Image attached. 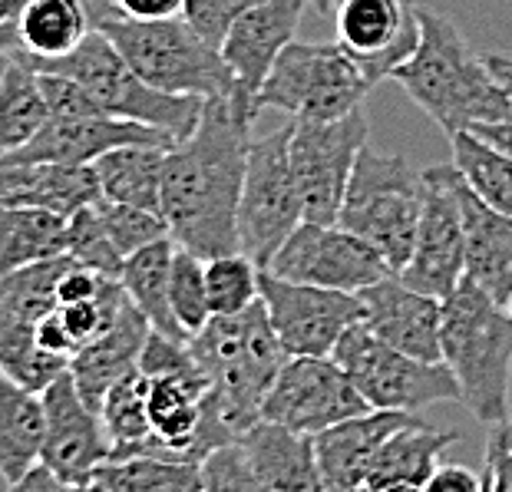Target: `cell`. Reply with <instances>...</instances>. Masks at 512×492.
<instances>
[{
    "instance_id": "6da1fadb",
    "label": "cell",
    "mask_w": 512,
    "mask_h": 492,
    "mask_svg": "<svg viewBox=\"0 0 512 492\" xmlns=\"http://www.w3.org/2000/svg\"><path fill=\"white\" fill-rule=\"evenodd\" d=\"M252 126L228 103L205 100L189 139L176 142L162 172V218L169 238L202 261L238 251V202Z\"/></svg>"
},
{
    "instance_id": "7a4b0ae2",
    "label": "cell",
    "mask_w": 512,
    "mask_h": 492,
    "mask_svg": "<svg viewBox=\"0 0 512 492\" xmlns=\"http://www.w3.org/2000/svg\"><path fill=\"white\" fill-rule=\"evenodd\" d=\"M189 351L209 377L199 430V459H205L219 446L238 443L261 420V407L288 351L261 301L242 314H215L189 341Z\"/></svg>"
},
{
    "instance_id": "3957f363",
    "label": "cell",
    "mask_w": 512,
    "mask_h": 492,
    "mask_svg": "<svg viewBox=\"0 0 512 492\" xmlns=\"http://www.w3.org/2000/svg\"><path fill=\"white\" fill-rule=\"evenodd\" d=\"M420 43L390 80L437 123L446 136L473 133L479 126L512 123L503 86L489 73L486 57H476L460 27L430 7H417Z\"/></svg>"
},
{
    "instance_id": "277c9868",
    "label": "cell",
    "mask_w": 512,
    "mask_h": 492,
    "mask_svg": "<svg viewBox=\"0 0 512 492\" xmlns=\"http://www.w3.org/2000/svg\"><path fill=\"white\" fill-rule=\"evenodd\" d=\"M443 364L460 384V400L479 423L503 426L512 384V317L473 281L443 298Z\"/></svg>"
},
{
    "instance_id": "5b68a950",
    "label": "cell",
    "mask_w": 512,
    "mask_h": 492,
    "mask_svg": "<svg viewBox=\"0 0 512 492\" xmlns=\"http://www.w3.org/2000/svg\"><path fill=\"white\" fill-rule=\"evenodd\" d=\"M24 60L30 70L37 73H60L70 76L86 93L93 96L106 116L133 119V123L156 126L162 133H169L176 142L189 139L202 119L205 100L195 96H169L149 86L143 76L126 63L123 53L116 50V43L103 34V30H90L83 43L73 53L60 60Z\"/></svg>"
},
{
    "instance_id": "8992f818",
    "label": "cell",
    "mask_w": 512,
    "mask_h": 492,
    "mask_svg": "<svg viewBox=\"0 0 512 492\" xmlns=\"http://www.w3.org/2000/svg\"><path fill=\"white\" fill-rule=\"evenodd\" d=\"M96 30L116 43L126 63L149 86L169 96H195V100H222L235 93V73L222 50L202 40L185 20H133L116 17Z\"/></svg>"
},
{
    "instance_id": "52a82bcc",
    "label": "cell",
    "mask_w": 512,
    "mask_h": 492,
    "mask_svg": "<svg viewBox=\"0 0 512 492\" xmlns=\"http://www.w3.org/2000/svg\"><path fill=\"white\" fill-rule=\"evenodd\" d=\"M423 209V172L397 152H377L364 146L354 162L351 185L337 225L374 245L387 265L400 275L413 255Z\"/></svg>"
},
{
    "instance_id": "ba28073f",
    "label": "cell",
    "mask_w": 512,
    "mask_h": 492,
    "mask_svg": "<svg viewBox=\"0 0 512 492\" xmlns=\"http://www.w3.org/2000/svg\"><path fill=\"white\" fill-rule=\"evenodd\" d=\"M374 86L367 70L337 40H294L261 83L258 109H281L294 119H341L361 109Z\"/></svg>"
},
{
    "instance_id": "9c48e42d",
    "label": "cell",
    "mask_w": 512,
    "mask_h": 492,
    "mask_svg": "<svg viewBox=\"0 0 512 492\" xmlns=\"http://www.w3.org/2000/svg\"><path fill=\"white\" fill-rule=\"evenodd\" d=\"M331 360L354 380L370 410L417 413L433 403L460 400V384L450 374V367L394 351L364 321H357L337 341Z\"/></svg>"
},
{
    "instance_id": "30bf717a",
    "label": "cell",
    "mask_w": 512,
    "mask_h": 492,
    "mask_svg": "<svg viewBox=\"0 0 512 492\" xmlns=\"http://www.w3.org/2000/svg\"><path fill=\"white\" fill-rule=\"evenodd\" d=\"M291 123L248 146V166L238 202V251L268 268L278 248L304 222L301 192L291 172Z\"/></svg>"
},
{
    "instance_id": "8fae6325",
    "label": "cell",
    "mask_w": 512,
    "mask_h": 492,
    "mask_svg": "<svg viewBox=\"0 0 512 492\" xmlns=\"http://www.w3.org/2000/svg\"><path fill=\"white\" fill-rule=\"evenodd\" d=\"M364 106L341 119H291V172L301 192L304 222L337 225L354 162L367 146Z\"/></svg>"
},
{
    "instance_id": "7c38bea8",
    "label": "cell",
    "mask_w": 512,
    "mask_h": 492,
    "mask_svg": "<svg viewBox=\"0 0 512 492\" xmlns=\"http://www.w3.org/2000/svg\"><path fill=\"white\" fill-rule=\"evenodd\" d=\"M460 169L430 166L423 172V209L417 242L400 281L430 298H450L466 271V225L460 205Z\"/></svg>"
},
{
    "instance_id": "4fadbf2b",
    "label": "cell",
    "mask_w": 512,
    "mask_h": 492,
    "mask_svg": "<svg viewBox=\"0 0 512 492\" xmlns=\"http://www.w3.org/2000/svg\"><path fill=\"white\" fill-rule=\"evenodd\" d=\"M261 304L288 357H331L337 341L364 321L361 294L318 288L261 268Z\"/></svg>"
},
{
    "instance_id": "5bb4252c",
    "label": "cell",
    "mask_w": 512,
    "mask_h": 492,
    "mask_svg": "<svg viewBox=\"0 0 512 492\" xmlns=\"http://www.w3.org/2000/svg\"><path fill=\"white\" fill-rule=\"evenodd\" d=\"M271 275L318 284V288L361 294L370 284L394 278V268L361 235L341 225L301 222L268 265Z\"/></svg>"
},
{
    "instance_id": "9a60e30c",
    "label": "cell",
    "mask_w": 512,
    "mask_h": 492,
    "mask_svg": "<svg viewBox=\"0 0 512 492\" xmlns=\"http://www.w3.org/2000/svg\"><path fill=\"white\" fill-rule=\"evenodd\" d=\"M370 410L357 384L331 357H288L268 390L261 420L288 426L294 433L318 436L334 423Z\"/></svg>"
},
{
    "instance_id": "2e32d148",
    "label": "cell",
    "mask_w": 512,
    "mask_h": 492,
    "mask_svg": "<svg viewBox=\"0 0 512 492\" xmlns=\"http://www.w3.org/2000/svg\"><path fill=\"white\" fill-rule=\"evenodd\" d=\"M43 400V450L40 463L67 486L93 483L113 456L103 417L80 397L70 370L40 393Z\"/></svg>"
},
{
    "instance_id": "e0dca14e",
    "label": "cell",
    "mask_w": 512,
    "mask_h": 492,
    "mask_svg": "<svg viewBox=\"0 0 512 492\" xmlns=\"http://www.w3.org/2000/svg\"><path fill=\"white\" fill-rule=\"evenodd\" d=\"M308 0H261L238 24L228 30L222 43V57L235 73V93L228 103L242 119H258V93L268 80L275 60L294 43V30L301 24V14Z\"/></svg>"
},
{
    "instance_id": "ac0fdd59",
    "label": "cell",
    "mask_w": 512,
    "mask_h": 492,
    "mask_svg": "<svg viewBox=\"0 0 512 492\" xmlns=\"http://www.w3.org/2000/svg\"><path fill=\"white\" fill-rule=\"evenodd\" d=\"M337 43L367 70L374 83L390 80L420 43L417 4L410 0H337Z\"/></svg>"
},
{
    "instance_id": "d6986e66",
    "label": "cell",
    "mask_w": 512,
    "mask_h": 492,
    "mask_svg": "<svg viewBox=\"0 0 512 492\" xmlns=\"http://www.w3.org/2000/svg\"><path fill=\"white\" fill-rule=\"evenodd\" d=\"M119 146H176V139L156 126L133 123L119 116H83V119H47V126L14 152L0 156V166H34V162H60V166H93Z\"/></svg>"
},
{
    "instance_id": "ffe728a7",
    "label": "cell",
    "mask_w": 512,
    "mask_h": 492,
    "mask_svg": "<svg viewBox=\"0 0 512 492\" xmlns=\"http://www.w3.org/2000/svg\"><path fill=\"white\" fill-rule=\"evenodd\" d=\"M364 324L394 351L443 364V301L423 291H413L400 275L384 278L361 291Z\"/></svg>"
},
{
    "instance_id": "44dd1931",
    "label": "cell",
    "mask_w": 512,
    "mask_h": 492,
    "mask_svg": "<svg viewBox=\"0 0 512 492\" xmlns=\"http://www.w3.org/2000/svg\"><path fill=\"white\" fill-rule=\"evenodd\" d=\"M417 413L400 410H367L361 417L328 426L314 436L321 476L328 492H351L367 486V476L374 469V459L384 450V443L403 426L417 423Z\"/></svg>"
},
{
    "instance_id": "7402d4cb",
    "label": "cell",
    "mask_w": 512,
    "mask_h": 492,
    "mask_svg": "<svg viewBox=\"0 0 512 492\" xmlns=\"http://www.w3.org/2000/svg\"><path fill=\"white\" fill-rule=\"evenodd\" d=\"M460 205L466 225L463 278L506 308L512 298V218L479 199L466 179H460Z\"/></svg>"
},
{
    "instance_id": "603a6c76",
    "label": "cell",
    "mask_w": 512,
    "mask_h": 492,
    "mask_svg": "<svg viewBox=\"0 0 512 492\" xmlns=\"http://www.w3.org/2000/svg\"><path fill=\"white\" fill-rule=\"evenodd\" d=\"M96 199H100V182H96L93 166H60V162L0 166L4 209H40L73 218Z\"/></svg>"
},
{
    "instance_id": "cb8c5ba5",
    "label": "cell",
    "mask_w": 512,
    "mask_h": 492,
    "mask_svg": "<svg viewBox=\"0 0 512 492\" xmlns=\"http://www.w3.org/2000/svg\"><path fill=\"white\" fill-rule=\"evenodd\" d=\"M149 334H152L149 321L136 311V304L129 301L110 331L100 334L90 344H83L80 351L70 357L73 384L96 413H100L106 393H110L116 380L126 377L133 367H139V357H143Z\"/></svg>"
},
{
    "instance_id": "d4e9b609",
    "label": "cell",
    "mask_w": 512,
    "mask_h": 492,
    "mask_svg": "<svg viewBox=\"0 0 512 492\" xmlns=\"http://www.w3.org/2000/svg\"><path fill=\"white\" fill-rule=\"evenodd\" d=\"M238 446L245 450L248 463L268 492H328L318 450H314V436L258 420L238 440Z\"/></svg>"
},
{
    "instance_id": "484cf974",
    "label": "cell",
    "mask_w": 512,
    "mask_h": 492,
    "mask_svg": "<svg viewBox=\"0 0 512 492\" xmlns=\"http://www.w3.org/2000/svg\"><path fill=\"white\" fill-rule=\"evenodd\" d=\"M172 146H119L93 162L100 199L162 215V172Z\"/></svg>"
},
{
    "instance_id": "4316f807",
    "label": "cell",
    "mask_w": 512,
    "mask_h": 492,
    "mask_svg": "<svg viewBox=\"0 0 512 492\" xmlns=\"http://www.w3.org/2000/svg\"><path fill=\"white\" fill-rule=\"evenodd\" d=\"M43 400L0 370V479L10 486L40 463Z\"/></svg>"
},
{
    "instance_id": "83f0119b",
    "label": "cell",
    "mask_w": 512,
    "mask_h": 492,
    "mask_svg": "<svg viewBox=\"0 0 512 492\" xmlns=\"http://www.w3.org/2000/svg\"><path fill=\"white\" fill-rule=\"evenodd\" d=\"M172 258H176V242H172V238H162V242L129 255L119 281H123L129 301H133L136 311L146 317L152 331L162 337H172V341L189 344V334L182 331V324L176 321L172 304H169Z\"/></svg>"
},
{
    "instance_id": "f1b7e54d",
    "label": "cell",
    "mask_w": 512,
    "mask_h": 492,
    "mask_svg": "<svg viewBox=\"0 0 512 492\" xmlns=\"http://www.w3.org/2000/svg\"><path fill=\"white\" fill-rule=\"evenodd\" d=\"M70 248V218L40 209L0 205V278L40 261L63 258Z\"/></svg>"
},
{
    "instance_id": "f546056e",
    "label": "cell",
    "mask_w": 512,
    "mask_h": 492,
    "mask_svg": "<svg viewBox=\"0 0 512 492\" xmlns=\"http://www.w3.org/2000/svg\"><path fill=\"white\" fill-rule=\"evenodd\" d=\"M90 30L93 24L83 0H30L17 17L20 50L14 57L60 60L80 47Z\"/></svg>"
},
{
    "instance_id": "4dcf8cb0",
    "label": "cell",
    "mask_w": 512,
    "mask_h": 492,
    "mask_svg": "<svg viewBox=\"0 0 512 492\" xmlns=\"http://www.w3.org/2000/svg\"><path fill=\"white\" fill-rule=\"evenodd\" d=\"M460 440L456 430H437L427 420H417L410 426L397 430L384 443V450L374 459V469L367 476V489H380L390 483H417L423 486L430 479L433 469L440 466V456L446 446Z\"/></svg>"
},
{
    "instance_id": "1f68e13d",
    "label": "cell",
    "mask_w": 512,
    "mask_h": 492,
    "mask_svg": "<svg viewBox=\"0 0 512 492\" xmlns=\"http://www.w3.org/2000/svg\"><path fill=\"white\" fill-rule=\"evenodd\" d=\"M73 265L70 255L40 261V265L20 268L14 275L0 278V331H20L37 327L43 317L60 308L57 288L63 271Z\"/></svg>"
},
{
    "instance_id": "d6a6232c",
    "label": "cell",
    "mask_w": 512,
    "mask_h": 492,
    "mask_svg": "<svg viewBox=\"0 0 512 492\" xmlns=\"http://www.w3.org/2000/svg\"><path fill=\"white\" fill-rule=\"evenodd\" d=\"M47 119L50 109L37 70H30L24 60L7 57L0 70V156L27 146L47 126Z\"/></svg>"
},
{
    "instance_id": "836d02e7",
    "label": "cell",
    "mask_w": 512,
    "mask_h": 492,
    "mask_svg": "<svg viewBox=\"0 0 512 492\" xmlns=\"http://www.w3.org/2000/svg\"><path fill=\"white\" fill-rule=\"evenodd\" d=\"M96 479L123 492H202V463L156 453L110 456Z\"/></svg>"
},
{
    "instance_id": "e575fe53",
    "label": "cell",
    "mask_w": 512,
    "mask_h": 492,
    "mask_svg": "<svg viewBox=\"0 0 512 492\" xmlns=\"http://www.w3.org/2000/svg\"><path fill=\"white\" fill-rule=\"evenodd\" d=\"M450 142L453 166L463 172L470 189L493 209L512 218V159L476 133H456Z\"/></svg>"
},
{
    "instance_id": "d590c367",
    "label": "cell",
    "mask_w": 512,
    "mask_h": 492,
    "mask_svg": "<svg viewBox=\"0 0 512 492\" xmlns=\"http://www.w3.org/2000/svg\"><path fill=\"white\" fill-rule=\"evenodd\" d=\"M0 370L20 387L43 393L70 370V357L43 351L37 344V327H20V331H0Z\"/></svg>"
},
{
    "instance_id": "8d00e7d4",
    "label": "cell",
    "mask_w": 512,
    "mask_h": 492,
    "mask_svg": "<svg viewBox=\"0 0 512 492\" xmlns=\"http://www.w3.org/2000/svg\"><path fill=\"white\" fill-rule=\"evenodd\" d=\"M205 284H209L212 317L242 314L261 301V268L242 251L205 261Z\"/></svg>"
},
{
    "instance_id": "74e56055",
    "label": "cell",
    "mask_w": 512,
    "mask_h": 492,
    "mask_svg": "<svg viewBox=\"0 0 512 492\" xmlns=\"http://www.w3.org/2000/svg\"><path fill=\"white\" fill-rule=\"evenodd\" d=\"M169 304H172L176 321L182 324V331L189 334V341L212 321L205 261L179 245H176V258H172V275H169Z\"/></svg>"
},
{
    "instance_id": "f35d334b",
    "label": "cell",
    "mask_w": 512,
    "mask_h": 492,
    "mask_svg": "<svg viewBox=\"0 0 512 492\" xmlns=\"http://www.w3.org/2000/svg\"><path fill=\"white\" fill-rule=\"evenodd\" d=\"M96 202H100V199H96ZM96 202L86 205V209H80L70 218V248H67V255L76 261V265L100 271V275H106V278H119V275H123L126 258L116 251L113 238H110V232H106V225L100 218V209H96Z\"/></svg>"
},
{
    "instance_id": "ab89813d",
    "label": "cell",
    "mask_w": 512,
    "mask_h": 492,
    "mask_svg": "<svg viewBox=\"0 0 512 492\" xmlns=\"http://www.w3.org/2000/svg\"><path fill=\"white\" fill-rule=\"evenodd\" d=\"M96 209H100L106 232H110L113 245H116V251L123 258L162 242V238H169V225H166V218H162L159 212L136 209V205L106 202V199L96 202Z\"/></svg>"
},
{
    "instance_id": "60d3db41",
    "label": "cell",
    "mask_w": 512,
    "mask_h": 492,
    "mask_svg": "<svg viewBox=\"0 0 512 492\" xmlns=\"http://www.w3.org/2000/svg\"><path fill=\"white\" fill-rule=\"evenodd\" d=\"M202 492H268L238 443L219 446L202 459Z\"/></svg>"
},
{
    "instance_id": "b9f144b4",
    "label": "cell",
    "mask_w": 512,
    "mask_h": 492,
    "mask_svg": "<svg viewBox=\"0 0 512 492\" xmlns=\"http://www.w3.org/2000/svg\"><path fill=\"white\" fill-rule=\"evenodd\" d=\"M258 4H261V0H185L182 20L202 40H209L212 47L222 50L228 30H232L238 20H242L248 10L258 7Z\"/></svg>"
},
{
    "instance_id": "7bdbcfd3",
    "label": "cell",
    "mask_w": 512,
    "mask_h": 492,
    "mask_svg": "<svg viewBox=\"0 0 512 492\" xmlns=\"http://www.w3.org/2000/svg\"><path fill=\"white\" fill-rule=\"evenodd\" d=\"M40 76V90L47 100L50 119H83V116H106L100 103L86 93V86H80L70 76L60 73H37Z\"/></svg>"
},
{
    "instance_id": "ee69618b",
    "label": "cell",
    "mask_w": 512,
    "mask_h": 492,
    "mask_svg": "<svg viewBox=\"0 0 512 492\" xmlns=\"http://www.w3.org/2000/svg\"><path fill=\"white\" fill-rule=\"evenodd\" d=\"M103 281L106 275H100V271H93V268H83V265H73L63 271V278H60V288H57V301H60V308L63 304H76V301H90L100 294L103 288Z\"/></svg>"
},
{
    "instance_id": "f6af8a7d",
    "label": "cell",
    "mask_w": 512,
    "mask_h": 492,
    "mask_svg": "<svg viewBox=\"0 0 512 492\" xmlns=\"http://www.w3.org/2000/svg\"><path fill=\"white\" fill-rule=\"evenodd\" d=\"M423 492H483V476H476L470 466L440 463L423 483Z\"/></svg>"
},
{
    "instance_id": "bcb514c9",
    "label": "cell",
    "mask_w": 512,
    "mask_h": 492,
    "mask_svg": "<svg viewBox=\"0 0 512 492\" xmlns=\"http://www.w3.org/2000/svg\"><path fill=\"white\" fill-rule=\"evenodd\" d=\"M37 344L43 347V351L60 354V357H73L76 351H80V344L73 341V334L67 331V324H63L60 308L37 324Z\"/></svg>"
},
{
    "instance_id": "7dc6e473",
    "label": "cell",
    "mask_w": 512,
    "mask_h": 492,
    "mask_svg": "<svg viewBox=\"0 0 512 492\" xmlns=\"http://www.w3.org/2000/svg\"><path fill=\"white\" fill-rule=\"evenodd\" d=\"M486 476L493 492H512V456L499 433L486 443Z\"/></svg>"
},
{
    "instance_id": "c3c4849f",
    "label": "cell",
    "mask_w": 512,
    "mask_h": 492,
    "mask_svg": "<svg viewBox=\"0 0 512 492\" xmlns=\"http://www.w3.org/2000/svg\"><path fill=\"white\" fill-rule=\"evenodd\" d=\"M116 7L133 20H172L182 14L185 0H116Z\"/></svg>"
},
{
    "instance_id": "681fc988",
    "label": "cell",
    "mask_w": 512,
    "mask_h": 492,
    "mask_svg": "<svg viewBox=\"0 0 512 492\" xmlns=\"http://www.w3.org/2000/svg\"><path fill=\"white\" fill-rule=\"evenodd\" d=\"M486 67H489V73L496 76V83L503 86L506 100H509V106H512V57H503V53H489V57H486Z\"/></svg>"
},
{
    "instance_id": "f907efd6",
    "label": "cell",
    "mask_w": 512,
    "mask_h": 492,
    "mask_svg": "<svg viewBox=\"0 0 512 492\" xmlns=\"http://www.w3.org/2000/svg\"><path fill=\"white\" fill-rule=\"evenodd\" d=\"M476 136H483L486 142H493L496 149H503L512 159V123H493V126H479L473 129Z\"/></svg>"
},
{
    "instance_id": "816d5d0a",
    "label": "cell",
    "mask_w": 512,
    "mask_h": 492,
    "mask_svg": "<svg viewBox=\"0 0 512 492\" xmlns=\"http://www.w3.org/2000/svg\"><path fill=\"white\" fill-rule=\"evenodd\" d=\"M370 492H423V486H417V483H390V486H380V489H370Z\"/></svg>"
},
{
    "instance_id": "f5cc1de1",
    "label": "cell",
    "mask_w": 512,
    "mask_h": 492,
    "mask_svg": "<svg viewBox=\"0 0 512 492\" xmlns=\"http://www.w3.org/2000/svg\"><path fill=\"white\" fill-rule=\"evenodd\" d=\"M308 4L318 10L321 17H331L334 14V7H337V0H308Z\"/></svg>"
},
{
    "instance_id": "db71d44e",
    "label": "cell",
    "mask_w": 512,
    "mask_h": 492,
    "mask_svg": "<svg viewBox=\"0 0 512 492\" xmlns=\"http://www.w3.org/2000/svg\"><path fill=\"white\" fill-rule=\"evenodd\" d=\"M76 492H123V489H116V486H106V483H100V479H93V483H86V486H80Z\"/></svg>"
},
{
    "instance_id": "11a10c76",
    "label": "cell",
    "mask_w": 512,
    "mask_h": 492,
    "mask_svg": "<svg viewBox=\"0 0 512 492\" xmlns=\"http://www.w3.org/2000/svg\"><path fill=\"white\" fill-rule=\"evenodd\" d=\"M506 311H509V317H512V298H509V304H506Z\"/></svg>"
},
{
    "instance_id": "9f6ffc18",
    "label": "cell",
    "mask_w": 512,
    "mask_h": 492,
    "mask_svg": "<svg viewBox=\"0 0 512 492\" xmlns=\"http://www.w3.org/2000/svg\"><path fill=\"white\" fill-rule=\"evenodd\" d=\"M351 492H370V489H367V486H361V489H351Z\"/></svg>"
}]
</instances>
